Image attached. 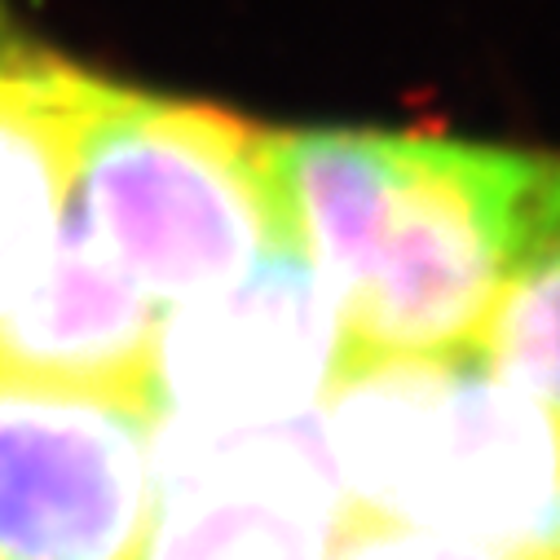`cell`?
<instances>
[{
	"instance_id": "1",
	"label": "cell",
	"mask_w": 560,
	"mask_h": 560,
	"mask_svg": "<svg viewBox=\"0 0 560 560\" xmlns=\"http://www.w3.org/2000/svg\"><path fill=\"white\" fill-rule=\"evenodd\" d=\"M296 247L340 301L349 358L481 345L547 155L442 132H269Z\"/></svg>"
},
{
	"instance_id": "2",
	"label": "cell",
	"mask_w": 560,
	"mask_h": 560,
	"mask_svg": "<svg viewBox=\"0 0 560 560\" xmlns=\"http://www.w3.org/2000/svg\"><path fill=\"white\" fill-rule=\"evenodd\" d=\"M318 433L349 516L560 560V415L481 349L349 358Z\"/></svg>"
},
{
	"instance_id": "5",
	"label": "cell",
	"mask_w": 560,
	"mask_h": 560,
	"mask_svg": "<svg viewBox=\"0 0 560 560\" xmlns=\"http://www.w3.org/2000/svg\"><path fill=\"white\" fill-rule=\"evenodd\" d=\"M151 508V401L0 375V560H137Z\"/></svg>"
},
{
	"instance_id": "9",
	"label": "cell",
	"mask_w": 560,
	"mask_h": 560,
	"mask_svg": "<svg viewBox=\"0 0 560 560\" xmlns=\"http://www.w3.org/2000/svg\"><path fill=\"white\" fill-rule=\"evenodd\" d=\"M516 388L560 415V160L547 155V173L534 199L521 252L494 296L477 345Z\"/></svg>"
},
{
	"instance_id": "11",
	"label": "cell",
	"mask_w": 560,
	"mask_h": 560,
	"mask_svg": "<svg viewBox=\"0 0 560 560\" xmlns=\"http://www.w3.org/2000/svg\"><path fill=\"white\" fill-rule=\"evenodd\" d=\"M5 36H10V27H5V14H0V49H5Z\"/></svg>"
},
{
	"instance_id": "8",
	"label": "cell",
	"mask_w": 560,
	"mask_h": 560,
	"mask_svg": "<svg viewBox=\"0 0 560 560\" xmlns=\"http://www.w3.org/2000/svg\"><path fill=\"white\" fill-rule=\"evenodd\" d=\"M84 71L54 58H0V305L58 238L71 203V142Z\"/></svg>"
},
{
	"instance_id": "10",
	"label": "cell",
	"mask_w": 560,
	"mask_h": 560,
	"mask_svg": "<svg viewBox=\"0 0 560 560\" xmlns=\"http://www.w3.org/2000/svg\"><path fill=\"white\" fill-rule=\"evenodd\" d=\"M331 560H512L490 547L446 538L433 529H415V525H393V521H371V516H349Z\"/></svg>"
},
{
	"instance_id": "6",
	"label": "cell",
	"mask_w": 560,
	"mask_h": 560,
	"mask_svg": "<svg viewBox=\"0 0 560 560\" xmlns=\"http://www.w3.org/2000/svg\"><path fill=\"white\" fill-rule=\"evenodd\" d=\"M345 521L318 410L234 429L155 415V508L137 560H331Z\"/></svg>"
},
{
	"instance_id": "3",
	"label": "cell",
	"mask_w": 560,
	"mask_h": 560,
	"mask_svg": "<svg viewBox=\"0 0 560 560\" xmlns=\"http://www.w3.org/2000/svg\"><path fill=\"white\" fill-rule=\"evenodd\" d=\"M71 199L160 305L243 273L292 238L269 132L199 106L84 75Z\"/></svg>"
},
{
	"instance_id": "7",
	"label": "cell",
	"mask_w": 560,
	"mask_h": 560,
	"mask_svg": "<svg viewBox=\"0 0 560 560\" xmlns=\"http://www.w3.org/2000/svg\"><path fill=\"white\" fill-rule=\"evenodd\" d=\"M164 305L93 234L75 199L27 283L0 305V375L147 397Z\"/></svg>"
},
{
	"instance_id": "4",
	"label": "cell",
	"mask_w": 560,
	"mask_h": 560,
	"mask_svg": "<svg viewBox=\"0 0 560 560\" xmlns=\"http://www.w3.org/2000/svg\"><path fill=\"white\" fill-rule=\"evenodd\" d=\"M345 362L340 301L296 238H283L160 314L147 397L151 415L186 424H283L318 410Z\"/></svg>"
}]
</instances>
